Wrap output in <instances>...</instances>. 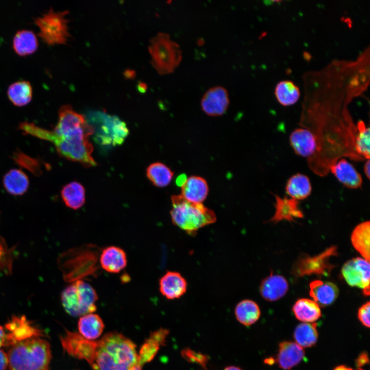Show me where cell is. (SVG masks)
<instances>
[{"label": "cell", "mask_w": 370, "mask_h": 370, "mask_svg": "<svg viewBox=\"0 0 370 370\" xmlns=\"http://www.w3.org/2000/svg\"><path fill=\"white\" fill-rule=\"evenodd\" d=\"M289 141L294 152L299 156L311 157L316 152L317 144L313 134L309 130L300 127L290 134Z\"/></svg>", "instance_id": "13"}, {"label": "cell", "mask_w": 370, "mask_h": 370, "mask_svg": "<svg viewBox=\"0 0 370 370\" xmlns=\"http://www.w3.org/2000/svg\"><path fill=\"white\" fill-rule=\"evenodd\" d=\"M275 212L270 221H278L283 219L291 221L294 218H301L303 214L298 208V200L287 196L281 197L274 195Z\"/></svg>", "instance_id": "22"}, {"label": "cell", "mask_w": 370, "mask_h": 370, "mask_svg": "<svg viewBox=\"0 0 370 370\" xmlns=\"http://www.w3.org/2000/svg\"><path fill=\"white\" fill-rule=\"evenodd\" d=\"M234 314L240 323L248 326L253 324L259 319L261 310L255 302L245 299L242 300L236 305Z\"/></svg>", "instance_id": "28"}, {"label": "cell", "mask_w": 370, "mask_h": 370, "mask_svg": "<svg viewBox=\"0 0 370 370\" xmlns=\"http://www.w3.org/2000/svg\"><path fill=\"white\" fill-rule=\"evenodd\" d=\"M67 10L55 11L50 8L34 18L39 28L38 35L49 45L66 44L71 38L69 31Z\"/></svg>", "instance_id": "6"}, {"label": "cell", "mask_w": 370, "mask_h": 370, "mask_svg": "<svg viewBox=\"0 0 370 370\" xmlns=\"http://www.w3.org/2000/svg\"><path fill=\"white\" fill-rule=\"evenodd\" d=\"M104 325L101 318L96 314L89 313L81 317L78 322L80 335L88 340L95 339L101 335Z\"/></svg>", "instance_id": "29"}, {"label": "cell", "mask_w": 370, "mask_h": 370, "mask_svg": "<svg viewBox=\"0 0 370 370\" xmlns=\"http://www.w3.org/2000/svg\"><path fill=\"white\" fill-rule=\"evenodd\" d=\"M7 94L10 101L15 106H23L31 100L32 86L27 80H18L11 83L8 87Z\"/></svg>", "instance_id": "26"}, {"label": "cell", "mask_w": 370, "mask_h": 370, "mask_svg": "<svg viewBox=\"0 0 370 370\" xmlns=\"http://www.w3.org/2000/svg\"><path fill=\"white\" fill-rule=\"evenodd\" d=\"M224 370H243L239 367L236 366H229L226 367Z\"/></svg>", "instance_id": "45"}, {"label": "cell", "mask_w": 370, "mask_h": 370, "mask_svg": "<svg viewBox=\"0 0 370 370\" xmlns=\"http://www.w3.org/2000/svg\"><path fill=\"white\" fill-rule=\"evenodd\" d=\"M6 337L3 328L0 326V347L4 345Z\"/></svg>", "instance_id": "42"}, {"label": "cell", "mask_w": 370, "mask_h": 370, "mask_svg": "<svg viewBox=\"0 0 370 370\" xmlns=\"http://www.w3.org/2000/svg\"><path fill=\"white\" fill-rule=\"evenodd\" d=\"M169 330L161 328L152 333L142 346L138 355L137 364L142 367L155 357L161 345H164Z\"/></svg>", "instance_id": "20"}, {"label": "cell", "mask_w": 370, "mask_h": 370, "mask_svg": "<svg viewBox=\"0 0 370 370\" xmlns=\"http://www.w3.org/2000/svg\"><path fill=\"white\" fill-rule=\"evenodd\" d=\"M171 199L172 223L189 235L194 236L200 228L216 221L214 212L202 203L188 201L181 195H173Z\"/></svg>", "instance_id": "4"}, {"label": "cell", "mask_w": 370, "mask_h": 370, "mask_svg": "<svg viewBox=\"0 0 370 370\" xmlns=\"http://www.w3.org/2000/svg\"><path fill=\"white\" fill-rule=\"evenodd\" d=\"M334 370H353L352 368L347 367L344 365H340L336 367Z\"/></svg>", "instance_id": "44"}, {"label": "cell", "mask_w": 370, "mask_h": 370, "mask_svg": "<svg viewBox=\"0 0 370 370\" xmlns=\"http://www.w3.org/2000/svg\"><path fill=\"white\" fill-rule=\"evenodd\" d=\"M357 370H363V369H361V368H358Z\"/></svg>", "instance_id": "48"}, {"label": "cell", "mask_w": 370, "mask_h": 370, "mask_svg": "<svg viewBox=\"0 0 370 370\" xmlns=\"http://www.w3.org/2000/svg\"><path fill=\"white\" fill-rule=\"evenodd\" d=\"M342 274L347 283L351 287L362 289L366 296L370 292V264L363 258L357 257L347 261L343 265Z\"/></svg>", "instance_id": "10"}, {"label": "cell", "mask_w": 370, "mask_h": 370, "mask_svg": "<svg viewBox=\"0 0 370 370\" xmlns=\"http://www.w3.org/2000/svg\"><path fill=\"white\" fill-rule=\"evenodd\" d=\"M292 311L298 320L305 323L313 322L321 316L319 305L308 299L298 300L294 304Z\"/></svg>", "instance_id": "30"}, {"label": "cell", "mask_w": 370, "mask_h": 370, "mask_svg": "<svg viewBox=\"0 0 370 370\" xmlns=\"http://www.w3.org/2000/svg\"><path fill=\"white\" fill-rule=\"evenodd\" d=\"M275 95L278 102L284 106L296 103L300 96L299 88L291 81L282 80L277 83Z\"/></svg>", "instance_id": "33"}, {"label": "cell", "mask_w": 370, "mask_h": 370, "mask_svg": "<svg viewBox=\"0 0 370 370\" xmlns=\"http://www.w3.org/2000/svg\"><path fill=\"white\" fill-rule=\"evenodd\" d=\"M364 172L367 177V178L369 179V175H370V160L369 159H367L364 165Z\"/></svg>", "instance_id": "41"}, {"label": "cell", "mask_w": 370, "mask_h": 370, "mask_svg": "<svg viewBox=\"0 0 370 370\" xmlns=\"http://www.w3.org/2000/svg\"><path fill=\"white\" fill-rule=\"evenodd\" d=\"M132 370H141V366L137 364Z\"/></svg>", "instance_id": "46"}, {"label": "cell", "mask_w": 370, "mask_h": 370, "mask_svg": "<svg viewBox=\"0 0 370 370\" xmlns=\"http://www.w3.org/2000/svg\"><path fill=\"white\" fill-rule=\"evenodd\" d=\"M99 261L101 267L110 273H118L127 265V257L124 251L113 246L103 249Z\"/></svg>", "instance_id": "19"}, {"label": "cell", "mask_w": 370, "mask_h": 370, "mask_svg": "<svg viewBox=\"0 0 370 370\" xmlns=\"http://www.w3.org/2000/svg\"><path fill=\"white\" fill-rule=\"evenodd\" d=\"M9 370H49V344L31 335L13 342L8 353Z\"/></svg>", "instance_id": "3"}, {"label": "cell", "mask_w": 370, "mask_h": 370, "mask_svg": "<svg viewBox=\"0 0 370 370\" xmlns=\"http://www.w3.org/2000/svg\"><path fill=\"white\" fill-rule=\"evenodd\" d=\"M285 189L288 196L297 200L306 198L311 194L312 190L309 178L300 173L295 174L288 179Z\"/></svg>", "instance_id": "25"}, {"label": "cell", "mask_w": 370, "mask_h": 370, "mask_svg": "<svg viewBox=\"0 0 370 370\" xmlns=\"http://www.w3.org/2000/svg\"><path fill=\"white\" fill-rule=\"evenodd\" d=\"M19 128L26 134L52 142L59 154L68 160L79 162L87 168L97 164L91 156L93 146L89 141L87 135L59 136L53 131L44 129L28 122L21 123Z\"/></svg>", "instance_id": "2"}, {"label": "cell", "mask_w": 370, "mask_h": 370, "mask_svg": "<svg viewBox=\"0 0 370 370\" xmlns=\"http://www.w3.org/2000/svg\"><path fill=\"white\" fill-rule=\"evenodd\" d=\"M159 291L169 300L180 298L187 291L186 280L179 272L168 271L159 280Z\"/></svg>", "instance_id": "14"}, {"label": "cell", "mask_w": 370, "mask_h": 370, "mask_svg": "<svg viewBox=\"0 0 370 370\" xmlns=\"http://www.w3.org/2000/svg\"><path fill=\"white\" fill-rule=\"evenodd\" d=\"M357 132L355 140V150L356 153L365 160L369 159L370 131L363 121H359L357 124Z\"/></svg>", "instance_id": "35"}, {"label": "cell", "mask_w": 370, "mask_h": 370, "mask_svg": "<svg viewBox=\"0 0 370 370\" xmlns=\"http://www.w3.org/2000/svg\"><path fill=\"white\" fill-rule=\"evenodd\" d=\"M288 287V283L284 276L271 273L261 282L260 292L265 300L272 302L283 297L287 292Z\"/></svg>", "instance_id": "17"}, {"label": "cell", "mask_w": 370, "mask_h": 370, "mask_svg": "<svg viewBox=\"0 0 370 370\" xmlns=\"http://www.w3.org/2000/svg\"><path fill=\"white\" fill-rule=\"evenodd\" d=\"M303 347L293 342L284 341L280 344L277 361L280 367L290 369L303 359Z\"/></svg>", "instance_id": "21"}, {"label": "cell", "mask_w": 370, "mask_h": 370, "mask_svg": "<svg viewBox=\"0 0 370 370\" xmlns=\"http://www.w3.org/2000/svg\"><path fill=\"white\" fill-rule=\"evenodd\" d=\"M309 286V294L319 306L331 305L339 295L338 287L330 282L315 280L310 283Z\"/></svg>", "instance_id": "18"}, {"label": "cell", "mask_w": 370, "mask_h": 370, "mask_svg": "<svg viewBox=\"0 0 370 370\" xmlns=\"http://www.w3.org/2000/svg\"><path fill=\"white\" fill-rule=\"evenodd\" d=\"M3 252V248L0 245V258L2 255Z\"/></svg>", "instance_id": "47"}, {"label": "cell", "mask_w": 370, "mask_h": 370, "mask_svg": "<svg viewBox=\"0 0 370 370\" xmlns=\"http://www.w3.org/2000/svg\"><path fill=\"white\" fill-rule=\"evenodd\" d=\"M181 355L189 362L198 364L207 370V364L209 359L207 355L196 352L189 348L183 349L181 351Z\"/></svg>", "instance_id": "37"}, {"label": "cell", "mask_w": 370, "mask_h": 370, "mask_svg": "<svg viewBox=\"0 0 370 370\" xmlns=\"http://www.w3.org/2000/svg\"><path fill=\"white\" fill-rule=\"evenodd\" d=\"M12 158L17 164L35 175H40L42 173L41 163L37 159L30 157L21 151L14 152Z\"/></svg>", "instance_id": "36"}, {"label": "cell", "mask_w": 370, "mask_h": 370, "mask_svg": "<svg viewBox=\"0 0 370 370\" xmlns=\"http://www.w3.org/2000/svg\"><path fill=\"white\" fill-rule=\"evenodd\" d=\"M93 115L101 122L102 133L100 136L103 144L119 145L123 142L129 131L126 124L118 117L101 112H92Z\"/></svg>", "instance_id": "11"}, {"label": "cell", "mask_w": 370, "mask_h": 370, "mask_svg": "<svg viewBox=\"0 0 370 370\" xmlns=\"http://www.w3.org/2000/svg\"><path fill=\"white\" fill-rule=\"evenodd\" d=\"M229 94L223 87L216 86L210 88L205 94L201 101L202 111L210 116L223 115L229 104Z\"/></svg>", "instance_id": "12"}, {"label": "cell", "mask_w": 370, "mask_h": 370, "mask_svg": "<svg viewBox=\"0 0 370 370\" xmlns=\"http://www.w3.org/2000/svg\"><path fill=\"white\" fill-rule=\"evenodd\" d=\"M97 299V294L93 287L81 280L68 286L61 295L62 305L65 311L75 317L95 311Z\"/></svg>", "instance_id": "7"}, {"label": "cell", "mask_w": 370, "mask_h": 370, "mask_svg": "<svg viewBox=\"0 0 370 370\" xmlns=\"http://www.w3.org/2000/svg\"><path fill=\"white\" fill-rule=\"evenodd\" d=\"M29 179L26 174L19 169H11L4 176L3 184L10 194L21 195L24 194L29 187Z\"/></svg>", "instance_id": "27"}, {"label": "cell", "mask_w": 370, "mask_h": 370, "mask_svg": "<svg viewBox=\"0 0 370 370\" xmlns=\"http://www.w3.org/2000/svg\"><path fill=\"white\" fill-rule=\"evenodd\" d=\"M330 171L344 186L356 189L361 188L363 179L351 163L345 159H339L330 168Z\"/></svg>", "instance_id": "15"}, {"label": "cell", "mask_w": 370, "mask_h": 370, "mask_svg": "<svg viewBox=\"0 0 370 370\" xmlns=\"http://www.w3.org/2000/svg\"><path fill=\"white\" fill-rule=\"evenodd\" d=\"M74 357L85 360L94 370H132L138 363L136 345L117 332H109L98 341L81 337Z\"/></svg>", "instance_id": "1"}, {"label": "cell", "mask_w": 370, "mask_h": 370, "mask_svg": "<svg viewBox=\"0 0 370 370\" xmlns=\"http://www.w3.org/2000/svg\"><path fill=\"white\" fill-rule=\"evenodd\" d=\"M39 45L36 34L29 29H20L14 34L12 46L15 52L21 56L34 52Z\"/></svg>", "instance_id": "24"}, {"label": "cell", "mask_w": 370, "mask_h": 370, "mask_svg": "<svg viewBox=\"0 0 370 370\" xmlns=\"http://www.w3.org/2000/svg\"><path fill=\"white\" fill-rule=\"evenodd\" d=\"M62 199L68 207L77 210L85 203V189L77 181L71 182L64 186L61 190Z\"/></svg>", "instance_id": "31"}, {"label": "cell", "mask_w": 370, "mask_h": 370, "mask_svg": "<svg viewBox=\"0 0 370 370\" xmlns=\"http://www.w3.org/2000/svg\"><path fill=\"white\" fill-rule=\"evenodd\" d=\"M146 176L155 186L162 188L171 182L174 172L165 164L160 162L151 164L146 169Z\"/></svg>", "instance_id": "32"}, {"label": "cell", "mask_w": 370, "mask_h": 370, "mask_svg": "<svg viewBox=\"0 0 370 370\" xmlns=\"http://www.w3.org/2000/svg\"><path fill=\"white\" fill-rule=\"evenodd\" d=\"M94 246L86 245L65 253L61 266L66 281L75 282L92 274L97 269L98 251Z\"/></svg>", "instance_id": "8"}, {"label": "cell", "mask_w": 370, "mask_h": 370, "mask_svg": "<svg viewBox=\"0 0 370 370\" xmlns=\"http://www.w3.org/2000/svg\"><path fill=\"white\" fill-rule=\"evenodd\" d=\"M370 303L367 302L359 309L358 317L361 322L365 326L369 327Z\"/></svg>", "instance_id": "38"}, {"label": "cell", "mask_w": 370, "mask_h": 370, "mask_svg": "<svg viewBox=\"0 0 370 370\" xmlns=\"http://www.w3.org/2000/svg\"><path fill=\"white\" fill-rule=\"evenodd\" d=\"M180 187L181 195L188 201L193 203H202L209 193L207 181L198 176L186 178Z\"/></svg>", "instance_id": "16"}, {"label": "cell", "mask_w": 370, "mask_h": 370, "mask_svg": "<svg viewBox=\"0 0 370 370\" xmlns=\"http://www.w3.org/2000/svg\"><path fill=\"white\" fill-rule=\"evenodd\" d=\"M138 87L140 91L144 92L146 90L147 86L143 83H139Z\"/></svg>", "instance_id": "43"}, {"label": "cell", "mask_w": 370, "mask_h": 370, "mask_svg": "<svg viewBox=\"0 0 370 370\" xmlns=\"http://www.w3.org/2000/svg\"><path fill=\"white\" fill-rule=\"evenodd\" d=\"M351 242L354 248L363 258L370 259V222L364 221L358 224L353 230Z\"/></svg>", "instance_id": "23"}, {"label": "cell", "mask_w": 370, "mask_h": 370, "mask_svg": "<svg viewBox=\"0 0 370 370\" xmlns=\"http://www.w3.org/2000/svg\"><path fill=\"white\" fill-rule=\"evenodd\" d=\"M316 323H303L298 325L294 332L296 343L302 347L313 345L318 339V331Z\"/></svg>", "instance_id": "34"}, {"label": "cell", "mask_w": 370, "mask_h": 370, "mask_svg": "<svg viewBox=\"0 0 370 370\" xmlns=\"http://www.w3.org/2000/svg\"><path fill=\"white\" fill-rule=\"evenodd\" d=\"M369 360L366 353H362L356 360V365L358 367H361L368 363Z\"/></svg>", "instance_id": "40"}, {"label": "cell", "mask_w": 370, "mask_h": 370, "mask_svg": "<svg viewBox=\"0 0 370 370\" xmlns=\"http://www.w3.org/2000/svg\"><path fill=\"white\" fill-rule=\"evenodd\" d=\"M8 366V355L0 349V370H6Z\"/></svg>", "instance_id": "39"}, {"label": "cell", "mask_w": 370, "mask_h": 370, "mask_svg": "<svg viewBox=\"0 0 370 370\" xmlns=\"http://www.w3.org/2000/svg\"><path fill=\"white\" fill-rule=\"evenodd\" d=\"M58 115V123L53 130L57 135L65 136L85 134L90 136L94 134V126L88 123L84 115L76 112L70 105L62 106Z\"/></svg>", "instance_id": "9"}, {"label": "cell", "mask_w": 370, "mask_h": 370, "mask_svg": "<svg viewBox=\"0 0 370 370\" xmlns=\"http://www.w3.org/2000/svg\"><path fill=\"white\" fill-rule=\"evenodd\" d=\"M148 49L152 65L161 75L173 72L181 62V50L166 33L159 32L152 37Z\"/></svg>", "instance_id": "5"}]
</instances>
